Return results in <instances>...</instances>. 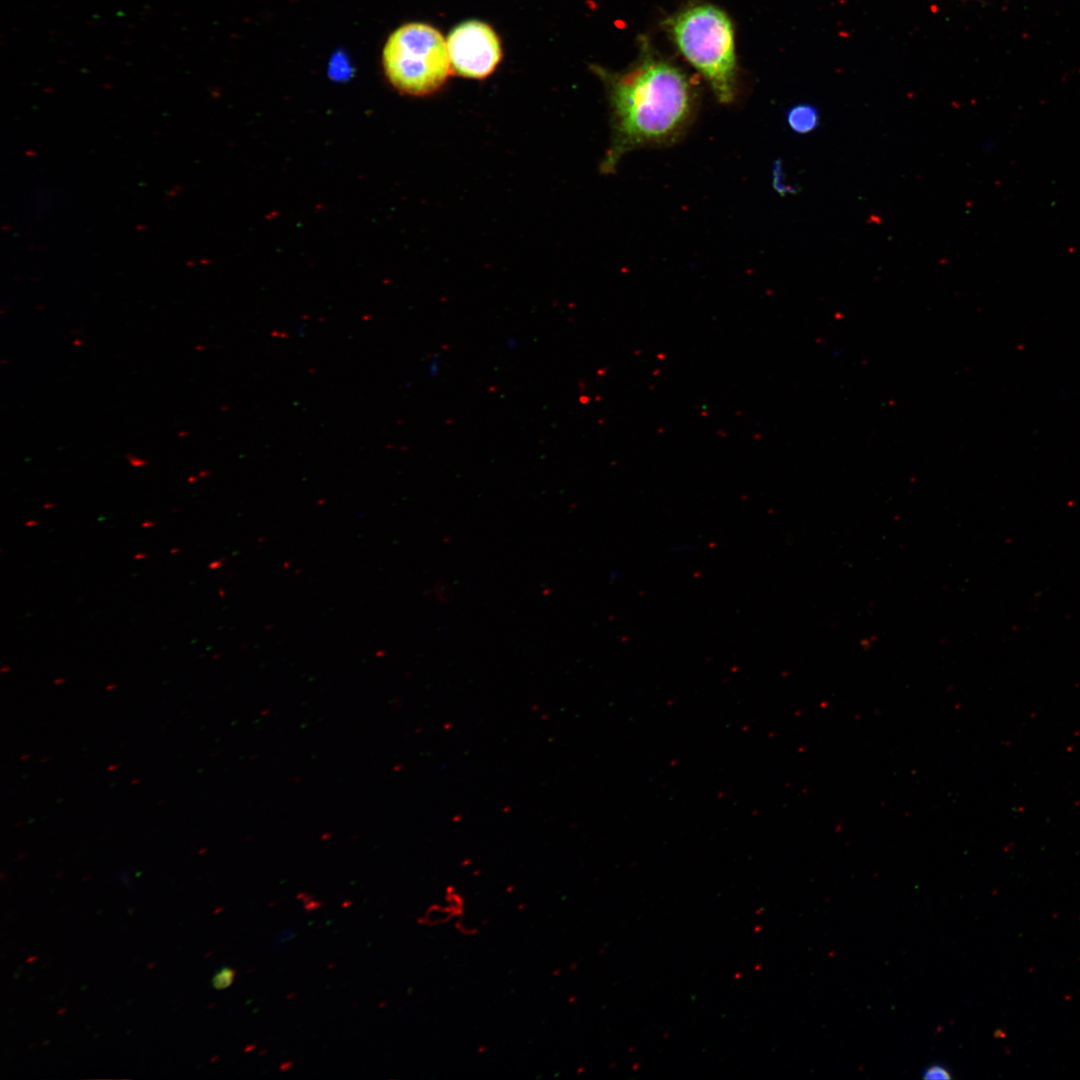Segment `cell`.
<instances>
[{
  "label": "cell",
  "mask_w": 1080,
  "mask_h": 1080,
  "mask_svg": "<svg viewBox=\"0 0 1080 1080\" xmlns=\"http://www.w3.org/2000/svg\"><path fill=\"white\" fill-rule=\"evenodd\" d=\"M611 143L601 163L611 173L628 152L676 142L692 118L695 95L686 75L648 49L625 73L609 78Z\"/></svg>",
  "instance_id": "cell-1"
},
{
  "label": "cell",
  "mask_w": 1080,
  "mask_h": 1080,
  "mask_svg": "<svg viewBox=\"0 0 1080 1080\" xmlns=\"http://www.w3.org/2000/svg\"><path fill=\"white\" fill-rule=\"evenodd\" d=\"M673 40L684 58L709 83L718 102L735 96L736 55L733 25L724 11L701 4L668 21Z\"/></svg>",
  "instance_id": "cell-2"
},
{
  "label": "cell",
  "mask_w": 1080,
  "mask_h": 1080,
  "mask_svg": "<svg viewBox=\"0 0 1080 1080\" xmlns=\"http://www.w3.org/2000/svg\"><path fill=\"white\" fill-rule=\"evenodd\" d=\"M383 65L396 89L415 96L439 89L452 68L442 35L421 23L403 25L391 34L384 46Z\"/></svg>",
  "instance_id": "cell-3"
},
{
  "label": "cell",
  "mask_w": 1080,
  "mask_h": 1080,
  "mask_svg": "<svg viewBox=\"0 0 1080 1080\" xmlns=\"http://www.w3.org/2000/svg\"><path fill=\"white\" fill-rule=\"evenodd\" d=\"M447 48L452 68L468 78L488 76L501 58L498 37L488 25L478 21L456 27L448 37Z\"/></svg>",
  "instance_id": "cell-4"
},
{
  "label": "cell",
  "mask_w": 1080,
  "mask_h": 1080,
  "mask_svg": "<svg viewBox=\"0 0 1080 1080\" xmlns=\"http://www.w3.org/2000/svg\"><path fill=\"white\" fill-rule=\"evenodd\" d=\"M790 129L800 135L814 131L820 123V115L814 105L801 103L792 106L786 114Z\"/></svg>",
  "instance_id": "cell-5"
},
{
  "label": "cell",
  "mask_w": 1080,
  "mask_h": 1080,
  "mask_svg": "<svg viewBox=\"0 0 1080 1080\" xmlns=\"http://www.w3.org/2000/svg\"><path fill=\"white\" fill-rule=\"evenodd\" d=\"M458 912L451 906L432 904L421 919L428 926H435L450 921Z\"/></svg>",
  "instance_id": "cell-6"
},
{
  "label": "cell",
  "mask_w": 1080,
  "mask_h": 1080,
  "mask_svg": "<svg viewBox=\"0 0 1080 1080\" xmlns=\"http://www.w3.org/2000/svg\"><path fill=\"white\" fill-rule=\"evenodd\" d=\"M236 971L230 967L221 968L212 978V986L217 990H223L234 982Z\"/></svg>",
  "instance_id": "cell-7"
},
{
  "label": "cell",
  "mask_w": 1080,
  "mask_h": 1080,
  "mask_svg": "<svg viewBox=\"0 0 1080 1080\" xmlns=\"http://www.w3.org/2000/svg\"><path fill=\"white\" fill-rule=\"evenodd\" d=\"M773 186L777 193L785 195L787 193L795 192L794 188L784 181V175L781 169V161L777 159L774 162L773 167Z\"/></svg>",
  "instance_id": "cell-8"
},
{
  "label": "cell",
  "mask_w": 1080,
  "mask_h": 1080,
  "mask_svg": "<svg viewBox=\"0 0 1080 1080\" xmlns=\"http://www.w3.org/2000/svg\"><path fill=\"white\" fill-rule=\"evenodd\" d=\"M923 1077L928 1080H947L951 1079L952 1075L945 1066L933 1064L924 1071Z\"/></svg>",
  "instance_id": "cell-9"
},
{
  "label": "cell",
  "mask_w": 1080,
  "mask_h": 1080,
  "mask_svg": "<svg viewBox=\"0 0 1080 1080\" xmlns=\"http://www.w3.org/2000/svg\"><path fill=\"white\" fill-rule=\"evenodd\" d=\"M295 935H296V932H295L294 930H292V929H283V930H282V931H281V932H280V933H279V934L277 935V937H276V938L274 939V942H273V949H274V950H277V949H279V948H280V947H281L282 945H284V944H285V943H286L287 941H289V940H291L292 938H294V937H295Z\"/></svg>",
  "instance_id": "cell-10"
},
{
  "label": "cell",
  "mask_w": 1080,
  "mask_h": 1080,
  "mask_svg": "<svg viewBox=\"0 0 1080 1080\" xmlns=\"http://www.w3.org/2000/svg\"><path fill=\"white\" fill-rule=\"evenodd\" d=\"M126 459L129 462V464L131 466H133V467H143V466L147 465L146 460H144V459H142V458H140L138 456L132 455V454H127Z\"/></svg>",
  "instance_id": "cell-11"
},
{
  "label": "cell",
  "mask_w": 1080,
  "mask_h": 1080,
  "mask_svg": "<svg viewBox=\"0 0 1080 1080\" xmlns=\"http://www.w3.org/2000/svg\"><path fill=\"white\" fill-rule=\"evenodd\" d=\"M306 331H307L306 323L299 324L298 327L296 328V334L298 335V337H301V338L306 335Z\"/></svg>",
  "instance_id": "cell-12"
},
{
  "label": "cell",
  "mask_w": 1080,
  "mask_h": 1080,
  "mask_svg": "<svg viewBox=\"0 0 1080 1080\" xmlns=\"http://www.w3.org/2000/svg\"><path fill=\"white\" fill-rule=\"evenodd\" d=\"M153 526H155V522H154V521H152V520H144V521H143V522L141 523V527H142V528H151V527H153Z\"/></svg>",
  "instance_id": "cell-13"
},
{
  "label": "cell",
  "mask_w": 1080,
  "mask_h": 1080,
  "mask_svg": "<svg viewBox=\"0 0 1080 1080\" xmlns=\"http://www.w3.org/2000/svg\"><path fill=\"white\" fill-rule=\"evenodd\" d=\"M133 558H134L135 560H142V559H145V558H147V554H146V553H144V552H137V553H135V554L133 555Z\"/></svg>",
  "instance_id": "cell-14"
},
{
  "label": "cell",
  "mask_w": 1080,
  "mask_h": 1080,
  "mask_svg": "<svg viewBox=\"0 0 1080 1080\" xmlns=\"http://www.w3.org/2000/svg\"><path fill=\"white\" fill-rule=\"evenodd\" d=\"M37 524H38V521H37V520H34V519H29V520H27V521L25 522V524H24V525H25L26 527H33V526H36Z\"/></svg>",
  "instance_id": "cell-15"
},
{
  "label": "cell",
  "mask_w": 1080,
  "mask_h": 1080,
  "mask_svg": "<svg viewBox=\"0 0 1080 1080\" xmlns=\"http://www.w3.org/2000/svg\"><path fill=\"white\" fill-rule=\"evenodd\" d=\"M180 552H181V549L179 547H177V546H174L169 550V553L171 555H175V554H178Z\"/></svg>",
  "instance_id": "cell-16"
},
{
  "label": "cell",
  "mask_w": 1080,
  "mask_h": 1080,
  "mask_svg": "<svg viewBox=\"0 0 1080 1080\" xmlns=\"http://www.w3.org/2000/svg\"><path fill=\"white\" fill-rule=\"evenodd\" d=\"M54 507H55V503H53V502H46V503H44L42 505L43 509H51V508H54Z\"/></svg>",
  "instance_id": "cell-17"
},
{
  "label": "cell",
  "mask_w": 1080,
  "mask_h": 1080,
  "mask_svg": "<svg viewBox=\"0 0 1080 1080\" xmlns=\"http://www.w3.org/2000/svg\"><path fill=\"white\" fill-rule=\"evenodd\" d=\"M65 681H66V679H65V678H63V677H57L56 679H54L53 683H54L55 685H59V684H62V683H64Z\"/></svg>",
  "instance_id": "cell-18"
},
{
  "label": "cell",
  "mask_w": 1080,
  "mask_h": 1080,
  "mask_svg": "<svg viewBox=\"0 0 1080 1080\" xmlns=\"http://www.w3.org/2000/svg\"><path fill=\"white\" fill-rule=\"evenodd\" d=\"M117 687H118V686H117V684H115V683H110V684H108V685H107V686L105 687V690H106V691H111V690H114V689H116Z\"/></svg>",
  "instance_id": "cell-19"
},
{
  "label": "cell",
  "mask_w": 1080,
  "mask_h": 1080,
  "mask_svg": "<svg viewBox=\"0 0 1080 1080\" xmlns=\"http://www.w3.org/2000/svg\"><path fill=\"white\" fill-rule=\"evenodd\" d=\"M10 669H11V667H10L9 665H6V664H4V665H3L2 667H1V672H2V673H6V672L10 671Z\"/></svg>",
  "instance_id": "cell-20"
},
{
  "label": "cell",
  "mask_w": 1080,
  "mask_h": 1080,
  "mask_svg": "<svg viewBox=\"0 0 1080 1080\" xmlns=\"http://www.w3.org/2000/svg\"><path fill=\"white\" fill-rule=\"evenodd\" d=\"M117 768H119V765L118 764H113V765H110L107 770L108 771H114Z\"/></svg>",
  "instance_id": "cell-21"
},
{
  "label": "cell",
  "mask_w": 1080,
  "mask_h": 1080,
  "mask_svg": "<svg viewBox=\"0 0 1080 1080\" xmlns=\"http://www.w3.org/2000/svg\"><path fill=\"white\" fill-rule=\"evenodd\" d=\"M196 480H197V478H196L195 476H190V477H188V479H187V481H188L189 483H191V482H195Z\"/></svg>",
  "instance_id": "cell-22"
},
{
  "label": "cell",
  "mask_w": 1080,
  "mask_h": 1080,
  "mask_svg": "<svg viewBox=\"0 0 1080 1080\" xmlns=\"http://www.w3.org/2000/svg\"><path fill=\"white\" fill-rule=\"evenodd\" d=\"M29 757H31V755H29V754H28V755H22V756L20 757V759H21V760H23V759H27V758H29Z\"/></svg>",
  "instance_id": "cell-23"
},
{
  "label": "cell",
  "mask_w": 1080,
  "mask_h": 1080,
  "mask_svg": "<svg viewBox=\"0 0 1080 1080\" xmlns=\"http://www.w3.org/2000/svg\"><path fill=\"white\" fill-rule=\"evenodd\" d=\"M171 511H172L173 513H177V512H179V511H180V508L176 507V508H173V509H172Z\"/></svg>",
  "instance_id": "cell-24"
},
{
  "label": "cell",
  "mask_w": 1080,
  "mask_h": 1080,
  "mask_svg": "<svg viewBox=\"0 0 1080 1080\" xmlns=\"http://www.w3.org/2000/svg\"><path fill=\"white\" fill-rule=\"evenodd\" d=\"M139 781H140V779H138V778H137V779H134V780H132V782H131V783H132V784H136V783H138Z\"/></svg>",
  "instance_id": "cell-25"
},
{
  "label": "cell",
  "mask_w": 1080,
  "mask_h": 1080,
  "mask_svg": "<svg viewBox=\"0 0 1080 1080\" xmlns=\"http://www.w3.org/2000/svg\"><path fill=\"white\" fill-rule=\"evenodd\" d=\"M46 761H49V758H43V759L41 760V762H46Z\"/></svg>",
  "instance_id": "cell-26"
}]
</instances>
